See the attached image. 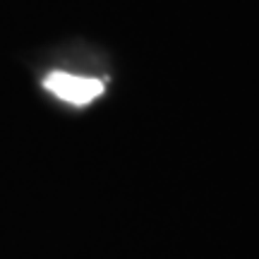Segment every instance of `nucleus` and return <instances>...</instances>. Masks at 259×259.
Wrapping results in <instances>:
<instances>
[{
	"label": "nucleus",
	"mask_w": 259,
	"mask_h": 259,
	"mask_svg": "<svg viewBox=\"0 0 259 259\" xmlns=\"http://www.w3.org/2000/svg\"><path fill=\"white\" fill-rule=\"evenodd\" d=\"M44 89L53 94L56 99L70 103V106H87L96 101L106 92V82L99 77H87L77 72H65V70H53L44 77Z\"/></svg>",
	"instance_id": "nucleus-1"
}]
</instances>
